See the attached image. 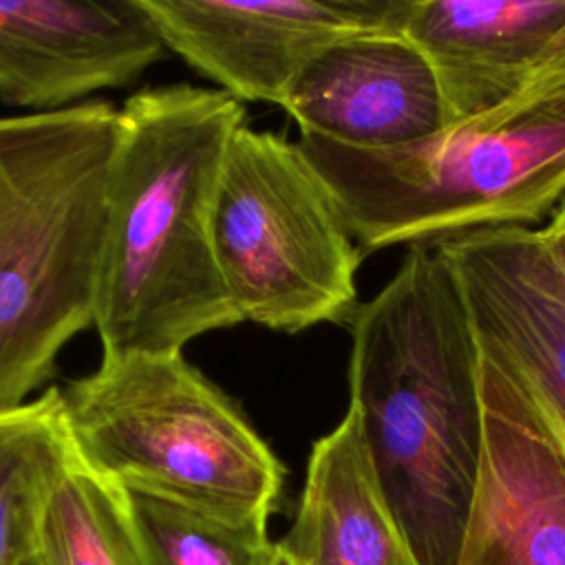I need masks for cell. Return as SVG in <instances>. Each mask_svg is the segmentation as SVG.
<instances>
[{"instance_id":"9a60e30c","label":"cell","mask_w":565,"mask_h":565,"mask_svg":"<svg viewBox=\"0 0 565 565\" xmlns=\"http://www.w3.org/2000/svg\"><path fill=\"white\" fill-rule=\"evenodd\" d=\"M35 565H141L126 492L73 450L38 530Z\"/></svg>"},{"instance_id":"e0dca14e","label":"cell","mask_w":565,"mask_h":565,"mask_svg":"<svg viewBox=\"0 0 565 565\" xmlns=\"http://www.w3.org/2000/svg\"><path fill=\"white\" fill-rule=\"evenodd\" d=\"M563 95H565V26L556 33V38L550 42V46L545 49V53L541 55L536 66L530 71L521 90L499 110H494L477 121H470L466 126L497 128V126L514 121L530 108L552 102V99H558ZM466 126H459V128H466Z\"/></svg>"},{"instance_id":"52a82bcc","label":"cell","mask_w":565,"mask_h":565,"mask_svg":"<svg viewBox=\"0 0 565 565\" xmlns=\"http://www.w3.org/2000/svg\"><path fill=\"white\" fill-rule=\"evenodd\" d=\"M479 349L483 455L457 565H565V424L510 360Z\"/></svg>"},{"instance_id":"3957f363","label":"cell","mask_w":565,"mask_h":565,"mask_svg":"<svg viewBox=\"0 0 565 565\" xmlns=\"http://www.w3.org/2000/svg\"><path fill=\"white\" fill-rule=\"evenodd\" d=\"M115 139L108 102L0 117V411L93 324Z\"/></svg>"},{"instance_id":"7c38bea8","label":"cell","mask_w":565,"mask_h":565,"mask_svg":"<svg viewBox=\"0 0 565 565\" xmlns=\"http://www.w3.org/2000/svg\"><path fill=\"white\" fill-rule=\"evenodd\" d=\"M563 26L565 0H411L404 35L437 75L448 128H459L505 106Z\"/></svg>"},{"instance_id":"30bf717a","label":"cell","mask_w":565,"mask_h":565,"mask_svg":"<svg viewBox=\"0 0 565 565\" xmlns=\"http://www.w3.org/2000/svg\"><path fill=\"white\" fill-rule=\"evenodd\" d=\"M280 108L300 135L349 148H397L448 128L437 75L404 33L333 44L300 73Z\"/></svg>"},{"instance_id":"8fae6325","label":"cell","mask_w":565,"mask_h":565,"mask_svg":"<svg viewBox=\"0 0 565 565\" xmlns=\"http://www.w3.org/2000/svg\"><path fill=\"white\" fill-rule=\"evenodd\" d=\"M477 338L510 360L565 424V276L539 230H481L433 243Z\"/></svg>"},{"instance_id":"ac0fdd59","label":"cell","mask_w":565,"mask_h":565,"mask_svg":"<svg viewBox=\"0 0 565 565\" xmlns=\"http://www.w3.org/2000/svg\"><path fill=\"white\" fill-rule=\"evenodd\" d=\"M539 232H541V238H543L545 249L550 252L554 265L565 276V201L552 214L547 227H543Z\"/></svg>"},{"instance_id":"5bb4252c","label":"cell","mask_w":565,"mask_h":565,"mask_svg":"<svg viewBox=\"0 0 565 565\" xmlns=\"http://www.w3.org/2000/svg\"><path fill=\"white\" fill-rule=\"evenodd\" d=\"M71 455L60 388L0 411V565L33 561L46 501Z\"/></svg>"},{"instance_id":"9c48e42d","label":"cell","mask_w":565,"mask_h":565,"mask_svg":"<svg viewBox=\"0 0 565 565\" xmlns=\"http://www.w3.org/2000/svg\"><path fill=\"white\" fill-rule=\"evenodd\" d=\"M168 51L139 0L0 2V99L49 113L132 84Z\"/></svg>"},{"instance_id":"277c9868","label":"cell","mask_w":565,"mask_h":565,"mask_svg":"<svg viewBox=\"0 0 565 565\" xmlns=\"http://www.w3.org/2000/svg\"><path fill=\"white\" fill-rule=\"evenodd\" d=\"M60 402L75 455L124 492L267 530L285 468L183 351L102 358Z\"/></svg>"},{"instance_id":"8992f818","label":"cell","mask_w":565,"mask_h":565,"mask_svg":"<svg viewBox=\"0 0 565 565\" xmlns=\"http://www.w3.org/2000/svg\"><path fill=\"white\" fill-rule=\"evenodd\" d=\"M214 258L241 322L298 333L355 311L362 258L342 212L296 141L243 124L214 203Z\"/></svg>"},{"instance_id":"7a4b0ae2","label":"cell","mask_w":565,"mask_h":565,"mask_svg":"<svg viewBox=\"0 0 565 565\" xmlns=\"http://www.w3.org/2000/svg\"><path fill=\"white\" fill-rule=\"evenodd\" d=\"M245 106L168 84L117 108L95 298L102 358L179 353L238 320L214 258L216 188Z\"/></svg>"},{"instance_id":"6da1fadb","label":"cell","mask_w":565,"mask_h":565,"mask_svg":"<svg viewBox=\"0 0 565 565\" xmlns=\"http://www.w3.org/2000/svg\"><path fill=\"white\" fill-rule=\"evenodd\" d=\"M349 404L384 499L419 565H457L483 455L481 349L433 245L349 318Z\"/></svg>"},{"instance_id":"d6986e66","label":"cell","mask_w":565,"mask_h":565,"mask_svg":"<svg viewBox=\"0 0 565 565\" xmlns=\"http://www.w3.org/2000/svg\"><path fill=\"white\" fill-rule=\"evenodd\" d=\"M254 565H302L282 541H269Z\"/></svg>"},{"instance_id":"ffe728a7","label":"cell","mask_w":565,"mask_h":565,"mask_svg":"<svg viewBox=\"0 0 565 565\" xmlns=\"http://www.w3.org/2000/svg\"><path fill=\"white\" fill-rule=\"evenodd\" d=\"M26 565H35V563H33V561H29V563H26Z\"/></svg>"},{"instance_id":"5b68a950","label":"cell","mask_w":565,"mask_h":565,"mask_svg":"<svg viewBox=\"0 0 565 565\" xmlns=\"http://www.w3.org/2000/svg\"><path fill=\"white\" fill-rule=\"evenodd\" d=\"M296 143L362 254L525 227L565 196V95L497 128H448L397 148Z\"/></svg>"},{"instance_id":"2e32d148","label":"cell","mask_w":565,"mask_h":565,"mask_svg":"<svg viewBox=\"0 0 565 565\" xmlns=\"http://www.w3.org/2000/svg\"><path fill=\"white\" fill-rule=\"evenodd\" d=\"M141 565H254L271 541L263 527L230 525L150 497L128 494Z\"/></svg>"},{"instance_id":"4fadbf2b","label":"cell","mask_w":565,"mask_h":565,"mask_svg":"<svg viewBox=\"0 0 565 565\" xmlns=\"http://www.w3.org/2000/svg\"><path fill=\"white\" fill-rule=\"evenodd\" d=\"M282 543L302 565H419L384 499L353 404L316 439Z\"/></svg>"},{"instance_id":"ba28073f","label":"cell","mask_w":565,"mask_h":565,"mask_svg":"<svg viewBox=\"0 0 565 565\" xmlns=\"http://www.w3.org/2000/svg\"><path fill=\"white\" fill-rule=\"evenodd\" d=\"M411 0H139L168 53L236 102L280 106L333 44L404 33Z\"/></svg>"}]
</instances>
